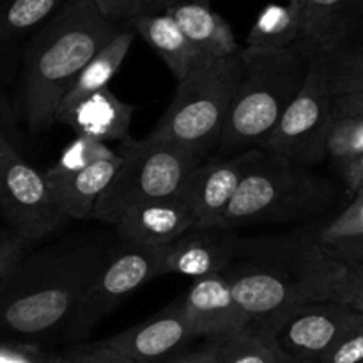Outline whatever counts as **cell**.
<instances>
[{
  "label": "cell",
  "mask_w": 363,
  "mask_h": 363,
  "mask_svg": "<svg viewBox=\"0 0 363 363\" xmlns=\"http://www.w3.org/2000/svg\"><path fill=\"white\" fill-rule=\"evenodd\" d=\"M344 262L326 255L311 236L240 238L223 269L234 298L252 323H266L315 301H335Z\"/></svg>",
  "instance_id": "cell-1"
},
{
  "label": "cell",
  "mask_w": 363,
  "mask_h": 363,
  "mask_svg": "<svg viewBox=\"0 0 363 363\" xmlns=\"http://www.w3.org/2000/svg\"><path fill=\"white\" fill-rule=\"evenodd\" d=\"M121 30L94 0H64L25 48L21 106L32 131L55 124L60 99L82 67Z\"/></svg>",
  "instance_id": "cell-2"
},
{
  "label": "cell",
  "mask_w": 363,
  "mask_h": 363,
  "mask_svg": "<svg viewBox=\"0 0 363 363\" xmlns=\"http://www.w3.org/2000/svg\"><path fill=\"white\" fill-rule=\"evenodd\" d=\"M98 245L25 259L0 293V337L38 342L67 337L85 287L101 262Z\"/></svg>",
  "instance_id": "cell-3"
},
{
  "label": "cell",
  "mask_w": 363,
  "mask_h": 363,
  "mask_svg": "<svg viewBox=\"0 0 363 363\" xmlns=\"http://www.w3.org/2000/svg\"><path fill=\"white\" fill-rule=\"evenodd\" d=\"M318 50L300 43L286 52L241 50L243 78L216 151L220 155L261 149L289 103L303 87Z\"/></svg>",
  "instance_id": "cell-4"
},
{
  "label": "cell",
  "mask_w": 363,
  "mask_h": 363,
  "mask_svg": "<svg viewBox=\"0 0 363 363\" xmlns=\"http://www.w3.org/2000/svg\"><path fill=\"white\" fill-rule=\"evenodd\" d=\"M243 71L241 52L199 64L177 82L176 94L151 131L152 137L172 142L199 160L208 158L222 140Z\"/></svg>",
  "instance_id": "cell-5"
},
{
  "label": "cell",
  "mask_w": 363,
  "mask_h": 363,
  "mask_svg": "<svg viewBox=\"0 0 363 363\" xmlns=\"http://www.w3.org/2000/svg\"><path fill=\"white\" fill-rule=\"evenodd\" d=\"M326 199L325 181L261 149L223 215L222 230L298 220L321 208Z\"/></svg>",
  "instance_id": "cell-6"
},
{
  "label": "cell",
  "mask_w": 363,
  "mask_h": 363,
  "mask_svg": "<svg viewBox=\"0 0 363 363\" xmlns=\"http://www.w3.org/2000/svg\"><path fill=\"white\" fill-rule=\"evenodd\" d=\"M121 165L99 197L92 218L116 225L135 206L183 194L188 177L202 160L195 158L172 142L147 135L142 140L121 144Z\"/></svg>",
  "instance_id": "cell-7"
},
{
  "label": "cell",
  "mask_w": 363,
  "mask_h": 363,
  "mask_svg": "<svg viewBox=\"0 0 363 363\" xmlns=\"http://www.w3.org/2000/svg\"><path fill=\"white\" fill-rule=\"evenodd\" d=\"M332 94L328 91L323 53L314 57L303 87L289 103L262 151L293 165L308 167L326 158V137L332 126Z\"/></svg>",
  "instance_id": "cell-8"
},
{
  "label": "cell",
  "mask_w": 363,
  "mask_h": 363,
  "mask_svg": "<svg viewBox=\"0 0 363 363\" xmlns=\"http://www.w3.org/2000/svg\"><path fill=\"white\" fill-rule=\"evenodd\" d=\"M0 213L11 233L27 243L45 240L59 229L66 216L53 199L45 174L18 152L0 126Z\"/></svg>",
  "instance_id": "cell-9"
},
{
  "label": "cell",
  "mask_w": 363,
  "mask_h": 363,
  "mask_svg": "<svg viewBox=\"0 0 363 363\" xmlns=\"http://www.w3.org/2000/svg\"><path fill=\"white\" fill-rule=\"evenodd\" d=\"M162 248L123 243L108 250L85 287L67 337L82 340L128 296L160 277Z\"/></svg>",
  "instance_id": "cell-10"
},
{
  "label": "cell",
  "mask_w": 363,
  "mask_h": 363,
  "mask_svg": "<svg viewBox=\"0 0 363 363\" xmlns=\"http://www.w3.org/2000/svg\"><path fill=\"white\" fill-rule=\"evenodd\" d=\"M360 318L362 312L339 301H315L259 325L269 330L280 353L318 363Z\"/></svg>",
  "instance_id": "cell-11"
},
{
  "label": "cell",
  "mask_w": 363,
  "mask_h": 363,
  "mask_svg": "<svg viewBox=\"0 0 363 363\" xmlns=\"http://www.w3.org/2000/svg\"><path fill=\"white\" fill-rule=\"evenodd\" d=\"M261 149L206 158L194 169L179 195L195 216L197 229H222V220L241 179Z\"/></svg>",
  "instance_id": "cell-12"
},
{
  "label": "cell",
  "mask_w": 363,
  "mask_h": 363,
  "mask_svg": "<svg viewBox=\"0 0 363 363\" xmlns=\"http://www.w3.org/2000/svg\"><path fill=\"white\" fill-rule=\"evenodd\" d=\"M194 339L195 333L183 300H177L145 321L98 344L137 363H165L179 354Z\"/></svg>",
  "instance_id": "cell-13"
},
{
  "label": "cell",
  "mask_w": 363,
  "mask_h": 363,
  "mask_svg": "<svg viewBox=\"0 0 363 363\" xmlns=\"http://www.w3.org/2000/svg\"><path fill=\"white\" fill-rule=\"evenodd\" d=\"M195 339L215 340L250 325L223 273L194 280L183 298Z\"/></svg>",
  "instance_id": "cell-14"
},
{
  "label": "cell",
  "mask_w": 363,
  "mask_h": 363,
  "mask_svg": "<svg viewBox=\"0 0 363 363\" xmlns=\"http://www.w3.org/2000/svg\"><path fill=\"white\" fill-rule=\"evenodd\" d=\"M240 238L222 229H191L162 247L160 277L183 275L197 280L223 273L238 252Z\"/></svg>",
  "instance_id": "cell-15"
},
{
  "label": "cell",
  "mask_w": 363,
  "mask_h": 363,
  "mask_svg": "<svg viewBox=\"0 0 363 363\" xmlns=\"http://www.w3.org/2000/svg\"><path fill=\"white\" fill-rule=\"evenodd\" d=\"M124 243L144 248H162L188 230L197 229L195 216L181 197L145 202L128 209L116 222Z\"/></svg>",
  "instance_id": "cell-16"
},
{
  "label": "cell",
  "mask_w": 363,
  "mask_h": 363,
  "mask_svg": "<svg viewBox=\"0 0 363 363\" xmlns=\"http://www.w3.org/2000/svg\"><path fill=\"white\" fill-rule=\"evenodd\" d=\"M135 112L137 108L133 105L123 101L112 89L105 87L59 113L55 123L66 124L80 137L94 138L103 144H123L131 138L130 126Z\"/></svg>",
  "instance_id": "cell-17"
},
{
  "label": "cell",
  "mask_w": 363,
  "mask_h": 363,
  "mask_svg": "<svg viewBox=\"0 0 363 363\" xmlns=\"http://www.w3.org/2000/svg\"><path fill=\"white\" fill-rule=\"evenodd\" d=\"M179 25L188 41L206 60L238 55L241 46L229 21L216 13L209 0H184L165 11Z\"/></svg>",
  "instance_id": "cell-18"
},
{
  "label": "cell",
  "mask_w": 363,
  "mask_h": 363,
  "mask_svg": "<svg viewBox=\"0 0 363 363\" xmlns=\"http://www.w3.org/2000/svg\"><path fill=\"white\" fill-rule=\"evenodd\" d=\"M119 165L121 155L117 151L113 158L103 160L78 172L53 177L45 176L60 213L66 218L91 220L99 197L113 179Z\"/></svg>",
  "instance_id": "cell-19"
},
{
  "label": "cell",
  "mask_w": 363,
  "mask_h": 363,
  "mask_svg": "<svg viewBox=\"0 0 363 363\" xmlns=\"http://www.w3.org/2000/svg\"><path fill=\"white\" fill-rule=\"evenodd\" d=\"M130 28L140 35L165 62L177 82L184 80L204 57L195 50L169 13H144L128 20Z\"/></svg>",
  "instance_id": "cell-20"
},
{
  "label": "cell",
  "mask_w": 363,
  "mask_h": 363,
  "mask_svg": "<svg viewBox=\"0 0 363 363\" xmlns=\"http://www.w3.org/2000/svg\"><path fill=\"white\" fill-rule=\"evenodd\" d=\"M363 9V0H301L303 43L321 53L340 48Z\"/></svg>",
  "instance_id": "cell-21"
},
{
  "label": "cell",
  "mask_w": 363,
  "mask_h": 363,
  "mask_svg": "<svg viewBox=\"0 0 363 363\" xmlns=\"http://www.w3.org/2000/svg\"><path fill=\"white\" fill-rule=\"evenodd\" d=\"M135 32L133 28H121L84 67H82L80 73L77 74V78L73 80V84L69 85V89L66 91V94L60 99L59 106H57L55 117L59 113L66 112L67 108L77 105L78 101H82L87 96L94 94V92L101 91V89L110 87V82L113 80V77L117 74V71L121 69V66L126 60L128 52H130L131 45L135 41Z\"/></svg>",
  "instance_id": "cell-22"
},
{
  "label": "cell",
  "mask_w": 363,
  "mask_h": 363,
  "mask_svg": "<svg viewBox=\"0 0 363 363\" xmlns=\"http://www.w3.org/2000/svg\"><path fill=\"white\" fill-rule=\"evenodd\" d=\"M303 43L301 0L268 4L255 18L245 41V50L286 52Z\"/></svg>",
  "instance_id": "cell-23"
},
{
  "label": "cell",
  "mask_w": 363,
  "mask_h": 363,
  "mask_svg": "<svg viewBox=\"0 0 363 363\" xmlns=\"http://www.w3.org/2000/svg\"><path fill=\"white\" fill-rule=\"evenodd\" d=\"M213 363H275L280 350L266 326L250 323L245 328L208 340Z\"/></svg>",
  "instance_id": "cell-24"
},
{
  "label": "cell",
  "mask_w": 363,
  "mask_h": 363,
  "mask_svg": "<svg viewBox=\"0 0 363 363\" xmlns=\"http://www.w3.org/2000/svg\"><path fill=\"white\" fill-rule=\"evenodd\" d=\"M64 0H0V43L34 32Z\"/></svg>",
  "instance_id": "cell-25"
},
{
  "label": "cell",
  "mask_w": 363,
  "mask_h": 363,
  "mask_svg": "<svg viewBox=\"0 0 363 363\" xmlns=\"http://www.w3.org/2000/svg\"><path fill=\"white\" fill-rule=\"evenodd\" d=\"M323 62L330 94L363 91V50L335 48L323 53Z\"/></svg>",
  "instance_id": "cell-26"
},
{
  "label": "cell",
  "mask_w": 363,
  "mask_h": 363,
  "mask_svg": "<svg viewBox=\"0 0 363 363\" xmlns=\"http://www.w3.org/2000/svg\"><path fill=\"white\" fill-rule=\"evenodd\" d=\"M312 241L328 252L340 245L351 243V241L362 240L363 238V190L354 194L351 204L337 215L332 222L319 227L314 234H311Z\"/></svg>",
  "instance_id": "cell-27"
},
{
  "label": "cell",
  "mask_w": 363,
  "mask_h": 363,
  "mask_svg": "<svg viewBox=\"0 0 363 363\" xmlns=\"http://www.w3.org/2000/svg\"><path fill=\"white\" fill-rule=\"evenodd\" d=\"M116 155L117 151L110 147V144H103V142L94 140V138L77 135L74 140L69 142L62 149L59 160L48 170H45V176L53 177L78 172V170L96 165V163L103 162V160L113 158Z\"/></svg>",
  "instance_id": "cell-28"
},
{
  "label": "cell",
  "mask_w": 363,
  "mask_h": 363,
  "mask_svg": "<svg viewBox=\"0 0 363 363\" xmlns=\"http://www.w3.org/2000/svg\"><path fill=\"white\" fill-rule=\"evenodd\" d=\"M363 155V119L344 117L333 119L326 137V156L335 163L344 165Z\"/></svg>",
  "instance_id": "cell-29"
},
{
  "label": "cell",
  "mask_w": 363,
  "mask_h": 363,
  "mask_svg": "<svg viewBox=\"0 0 363 363\" xmlns=\"http://www.w3.org/2000/svg\"><path fill=\"white\" fill-rule=\"evenodd\" d=\"M28 247L30 243L11 230H0V293L27 259Z\"/></svg>",
  "instance_id": "cell-30"
},
{
  "label": "cell",
  "mask_w": 363,
  "mask_h": 363,
  "mask_svg": "<svg viewBox=\"0 0 363 363\" xmlns=\"http://www.w3.org/2000/svg\"><path fill=\"white\" fill-rule=\"evenodd\" d=\"M318 363H363V314Z\"/></svg>",
  "instance_id": "cell-31"
},
{
  "label": "cell",
  "mask_w": 363,
  "mask_h": 363,
  "mask_svg": "<svg viewBox=\"0 0 363 363\" xmlns=\"http://www.w3.org/2000/svg\"><path fill=\"white\" fill-rule=\"evenodd\" d=\"M335 301L363 314V264H346L337 284Z\"/></svg>",
  "instance_id": "cell-32"
},
{
  "label": "cell",
  "mask_w": 363,
  "mask_h": 363,
  "mask_svg": "<svg viewBox=\"0 0 363 363\" xmlns=\"http://www.w3.org/2000/svg\"><path fill=\"white\" fill-rule=\"evenodd\" d=\"M50 354L45 353L41 344L27 340H0V363H46Z\"/></svg>",
  "instance_id": "cell-33"
},
{
  "label": "cell",
  "mask_w": 363,
  "mask_h": 363,
  "mask_svg": "<svg viewBox=\"0 0 363 363\" xmlns=\"http://www.w3.org/2000/svg\"><path fill=\"white\" fill-rule=\"evenodd\" d=\"M71 363H137L112 350L99 346L98 342L87 346H74L66 351Z\"/></svg>",
  "instance_id": "cell-34"
},
{
  "label": "cell",
  "mask_w": 363,
  "mask_h": 363,
  "mask_svg": "<svg viewBox=\"0 0 363 363\" xmlns=\"http://www.w3.org/2000/svg\"><path fill=\"white\" fill-rule=\"evenodd\" d=\"M94 2L108 20L117 23L119 20L128 21L137 14H144L151 0H94Z\"/></svg>",
  "instance_id": "cell-35"
},
{
  "label": "cell",
  "mask_w": 363,
  "mask_h": 363,
  "mask_svg": "<svg viewBox=\"0 0 363 363\" xmlns=\"http://www.w3.org/2000/svg\"><path fill=\"white\" fill-rule=\"evenodd\" d=\"M330 106H332L333 119H344V117L363 119V91L332 96Z\"/></svg>",
  "instance_id": "cell-36"
},
{
  "label": "cell",
  "mask_w": 363,
  "mask_h": 363,
  "mask_svg": "<svg viewBox=\"0 0 363 363\" xmlns=\"http://www.w3.org/2000/svg\"><path fill=\"white\" fill-rule=\"evenodd\" d=\"M337 170H339L340 177L344 179V183H346L347 190L351 194L354 195L357 191L363 190V155L360 158L351 160V162L344 163V165H339Z\"/></svg>",
  "instance_id": "cell-37"
},
{
  "label": "cell",
  "mask_w": 363,
  "mask_h": 363,
  "mask_svg": "<svg viewBox=\"0 0 363 363\" xmlns=\"http://www.w3.org/2000/svg\"><path fill=\"white\" fill-rule=\"evenodd\" d=\"M325 254L335 259V261L346 262V264H363V238L332 248V250L325 252Z\"/></svg>",
  "instance_id": "cell-38"
},
{
  "label": "cell",
  "mask_w": 363,
  "mask_h": 363,
  "mask_svg": "<svg viewBox=\"0 0 363 363\" xmlns=\"http://www.w3.org/2000/svg\"><path fill=\"white\" fill-rule=\"evenodd\" d=\"M165 363H213L211 351H209L208 344L195 351H186V353H179L174 358H170Z\"/></svg>",
  "instance_id": "cell-39"
},
{
  "label": "cell",
  "mask_w": 363,
  "mask_h": 363,
  "mask_svg": "<svg viewBox=\"0 0 363 363\" xmlns=\"http://www.w3.org/2000/svg\"><path fill=\"white\" fill-rule=\"evenodd\" d=\"M184 2V0H151L145 7V13H163L167 11L169 7L176 6V4Z\"/></svg>",
  "instance_id": "cell-40"
},
{
  "label": "cell",
  "mask_w": 363,
  "mask_h": 363,
  "mask_svg": "<svg viewBox=\"0 0 363 363\" xmlns=\"http://www.w3.org/2000/svg\"><path fill=\"white\" fill-rule=\"evenodd\" d=\"M46 363H71L69 358L66 357V353H53L50 354Z\"/></svg>",
  "instance_id": "cell-41"
},
{
  "label": "cell",
  "mask_w": 363,
  "mask_h": 363,
  "mask_svg": "<svg viewBox=\"0 0 363 363\" xmlns=\"http://www.w3.org/2000/svg\"><path fill=\"white\" fill-rule=\"evenodd\" d=\"M275 363H308V362H301V360H296V358H291L287 357V354L280 353L279 358H277Z\"/></svg>",
  "instance_id": "cell-42"
}]
</instances>
